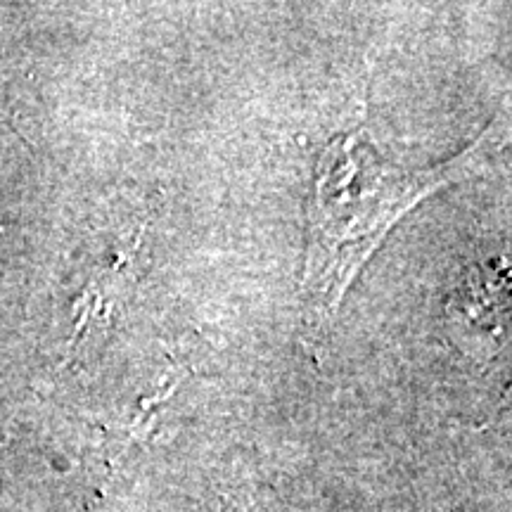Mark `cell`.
I'll return each instance as SVG.
<instances>
[{
    "instance_id": "1",
    "label": "cell",
    "mask_w": 512,
    "mask_h": 512,
    "mask_svg": "<svg viewBox=\"0 0 512 512\" xmlns=\"http://www.w3.org/2000/svg\"><path fill=\"white\" fill-rule=\"evenodd\" d=\"M434 169L408 171L377 155L366 131L330 140L316 164L309 209V259L302 299L311 332H323L351 280L422 197L465 174L472 152Z\"/></svg>"
}]
</instances>
